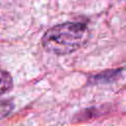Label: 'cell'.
I'll use <instances>...</instances> for the list:
<instances>
[{
	"label": "cell",
	"mask_w": 126,
	"mask_h": 126,
	"mask_svg": "<svg viewBox=\"0 0 126 126\" xmlns=\"http://www.w3.org/2000/svg\"><path fill=\"white\" fill-rule=\"evenodd\" d=\"M89 38V30L83 23L69 22L56 25L42 36L43 48L56 55H66L83 46Z\"/></svg>",
	"instance_id": "6da1fadb"
},
{
	"label": "cell",
	"mask_w": 126,
	"mask_h": 126,
	"mask_svg": "<svg viewBox=\"0 0 126 126\" xmlns=\"http://www.w3.org/2000/svg\"><path fill=\"white\" fill-rule=\"evenodd\" d=\"M13 87V79L5 70L0 69V95L9 92Z\"/></svg>",
	"instance_id": "7a4b0ae2"
},
{
	"label": "cell",
	"mask_w": 126,
	"mask_h": 126,
	"mask_svg": "<svg viewBox=\"0 0 126 126\" xmlns=\"http://www.w3.org/2000/svg\"><path fill=\"white\" fill-rule=\"evenodd\" d=\"M14 104L9 99H0V118H4L12 111Z\"/></svg>",
	"instance_id": "3957f363"
}]
</instances>
